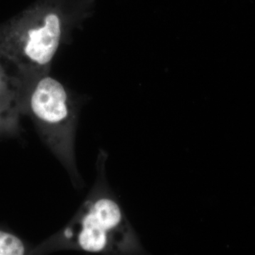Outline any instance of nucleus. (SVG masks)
<instances>
[{
	"mask_svg": "<svg viewBox=\"0 0 255 255\" xmlns=\"http://www.w3.org/2000/svg\"><path fill=\"white\" fill-rule=\"evenodd\" d=\"M26 252L24 243L18 236L0 230V255H22Z\"/></svg>",
	"mask_w": 255,
	"mask_h": 255,
	"instance_id": "5",
	"label": "nucleus"
},
{
	"mask_svg": "<svg viewBox=\"0 0 255 255\" xmlns=\"http://www.w3.org/2000/svg\"><path fill=\"white\" fill-rule=\"evenodd\" d=\"M127 232L120 206L113 199L102 197L85 204L67 230L66 237L82 251L106 253L120 246Z\"/></svg>",
	"mask_w": 255,
	"mask_h": 255,
	"instance_id": "3",
	"label": "nucleus"
},
{
	"mask_svg": "<svg viewBox=\"0 0 255 255\" xmlns=\"http://www.w3.org/2000/svg\"><path fill=\"white\" fill-rule=\"evenodd\" d=\"M22 114V78L11 64L0 57V135L16 131Z\"/></svg>",
	"mask_w": 255,
	"mask_h": 255,
	"instance_id": "4",
	"label": "nucleus"
},
{
	"mask_svg": "<svg viewBox=\"0 0 255 255\" xmlns=\"http://www.w3.org/2000/svg\"><path fill=\"white\" fill-rule=\"evenodd\" d=\"M22 78L23 114L28 113L48 140L67 135L73 130V105L67 89L49 73Z\"/></svg>",
	"mask_w": 255,
	"mask_h": 255,
	"instance_id": "2",
	"label": "nucleus"
},
{
	"mask_svg": "<svg viewBox=\"0 0 255 255\" xmlns=\"http://www.w3.org/2000/svg\"><path fill=\"white\" fill-rule=\"evenodd\" d=\"M95 0H40L0 26V57L21 75L49 73L70 32L91 13Z\"/></svg>",
	"mask_w": 255,
	"mask_h": 255,
	"instance_id": "1",
	"label": "nucleus"
}]
</instances>
